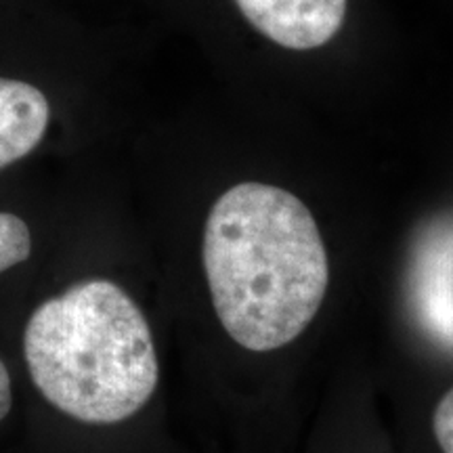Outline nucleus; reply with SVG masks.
Segmentation results:
<instances>
[{
  "instance_id": "obj_1",
  "label": "nucleus",
  "mask_w": 453,
  "mask_h": 453,
  "mask_svg": "<svg viewBox=\"0 0 453 453\" xmlns=\"http://www.w3.org/2000/svg\"><path fill=\"white\" fill-rule=\"evenodd\" d=\"M202 260L220 326L252 353L294 342L319 313L330 283L313 214L267 183H240L214 202Z\"/></svg>"
},
{
  "instance_id": "obj_2",
  "label": "nucleus",
  "mask_w": 453,
  "mask_h": 453,
  "mask_svg": "<svg viewBox=\"0 0 453 453\" xmlns=\"http://www.w3.org/2000/svg\"><path fill=\"white\" fill-rule=\"evenodd\" d=\"M34 387L84 424H118L143 410L160 365L143 311L118 283L88 280L34 311L24 332Z\"/></svg>"
},
{
  "instance_id": "obj_3",
  "label": "nucleus",
  "mask_w": 453,
  "mask_h": 453,
  "mask_svg": "<svg viewBox=\"0 0 453 453\" xmlns=\"http://www.w3.org/2000/svg\"><path fill=\"white\" fill-rule=\"evenodd\" d=\"M235 4L260 34L294 50L330 42L347 13V0H235Z\"/></svg>"
},
{
  "instance_id": "obj_4",
  "label": "nucleus",
  "mask_w": 453,
  "mask_h": 453,
  "mask_svg": "<svg viewBox=\"0 0 453 453\" xmlns=\"http://www.w3.org/2000/svg\"><path fill=\"white\" fill-rule=\"evenodd\" d=\"M411 307L430 338L453 347V252L437 246L420 250L413 267Z\"/></svg>"
},
{
  "instance_id": "obj_5",
  "label": "nucleus",
  "mask_w": 453,
  "mask_h": 453,
  "mask_svg": "<svg viewBox=\"0 0 453 453\" xmlns=\"http://www.w3.org/2000/svg\"><path fill=\"white\" fill-rule=\"evenodd\" d=\"M49 120L50 105L42 90L0 78V170L36 150Z\"/></svg>"
},
{
  "instance_id": "obj_6",
  "label": "nucleus",
  "mask_w": 453,
  "mask_h": 453,
  "mask_svg": "<svg viewBox=\"0 0 453 453\" xmlns=\"http://www.w3.org/2000/svg\"><path fill=\"white\" fill-rule=\"evenodd\" d=\"M32 254V234L26 220L0 212V273L24 263Z\"/></svg>"
},
{
  "instance_id": "obj_7",
  "label": "nucleus",
  "mask_w": 453,
  "mask_h": 453,
  "mask_svg": "<svg viewBox=\"0 0 453 453\" xmlns=\"http://www.w3.org/2000/svg\"><path fill=\"white\" fill-rule=\"evenodd\" d=\"M434 439L443 453H453V388L441 396L433 413Z\"/></svg>"
},
{
  "instance_id": "obj_8",
  "label": "nucleus",
  "mask_w": 453,
  "mask_h": 453,
  "mask_svg": "<svg viewBox=\"0 0 453 453\" xmlns=\"http://www.w3.org/2000/svg\"><path fill=\"white\" fill-rule=\"evenodd\" d=\"M11 405H13V393H11V376L9 370L4 367L3 361H0V422L7 418L11 411Z\"/></svg>"
}]
</instances>
